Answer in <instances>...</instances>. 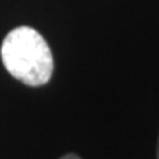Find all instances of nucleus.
I'll return each instance as SVG.
<instances>
[{"instance_id":"1","label":"nucleus","mask_w":159,"mask_h":159,"mask_svg":"<svg viewBox=\"0 0 159 159\" xmlns=\"http://www.w3.org/2000/svg\"><path fill=\"white\" fill-rule=\"evenodd\" d=\"M0 55L6 71L27 85H43L53 74L50 47L43 35L31 27L12 30L2 43Z\"/></svg>"},{"instance_id":"2","label":"nucleus","mask_w":159,"mask_h":159,"mask_svg":"<svg viewBox=\"0 0 159 159\" xmlns=\"http://www.w3.org/2000/svg\"><path fill=\"white\" fill-rule=\"evenodd\" d=\"M61 159H81V158L77 156V155H74V153H68V155H65V156H62Z\"/></svg>"},{"instance_id":"3","label":"nucleus","mask_w":159,"mask_h":159,"mask_svg":"<svg viewBox=\"0 0 159 159\" xmlns=\"http://www.w3.org/2000/svg\"><path fill=\"white\" fill-rule=\"evenodd\" d=\"M156 158L159 159V139H158V149H156Z\"/></svg>"}]
</instances>
